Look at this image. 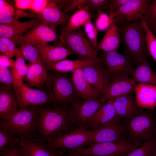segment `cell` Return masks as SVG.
Returning a JSON list of instances; mask_svg holds the SVG:
<instances>
[{
    "mask_svg": "<svg viewBox=\"0 0 156 156\" xmlns=\"http://www.w3.org/2000/svg\"><path fill=\"white\" fill-rule=\"evenodd\" d=\"M51 105L41 106L39 114L36 138L45 143L79 128L69 105Z\"/></svg>",
    "mask_w": 156,
    "mask_h": 156,
    "instance_id": "1",
    "label": "cell"
},
{
    "mask_svg": "<svg viewBox=\"0 0 156 156\" xmlns=\"http://www.w3.org/2000/svg\"><path fill=\"white\" fill-rule=\"evenodd\" d=\"M122 21L116 25L118 29L124 54L129 56L137 67L148 60L146 33L141 20Z\"/></svg>",
    "mask_w": 156,
    "mask_h": 156,
    "instance_id": "2",
    "label": "cell"
},
{
    "mask_svg": "<svg viewBox=\"0 0 156 156\" xmlns=\"http://www.w3.org/2000/svg\"><path fill=\"white\" fill-rule=\"evenodd\" d=\"M41 106L31 107L19 110L10 118L0 120V128L20 138L23 137L29 139L36 138Z\"/></svg>",
    "mask_w": 156,
    "mask_h": 156,
    "instance_id": "3",
    "label": "cell"
},
{
    "mask_svg": "<svg viewBox=\"0 0 156 156\" xmlns=\"http://www.w3.org/2000/svg\"><path fill=\"white\" fill-rule=\"evenodd\" d=\"M80 29L68 31L64 29L62 26L60 27L56 45L69 50L80 59L90 58L95 61H101L98 56V52Z\"/></svg>",
    "mask_w": 156,
    "mask_h": 156,
    "instance_id": "4",
    "label": "cell"
},
{
    "mask_svg": "<svg viewBox=\"0 0 156 156\" xmlns=\"http://www.w3.org/2000/svg\"><path fill=\"white\" fill-rule=\"evenodd\" d=\"M125 119L123 121L127 132L128 141L141 145L142 143L155 137L156 121L150 113L142 109L132 118Z\"/></svg>",
    "mask_w": 156,
    "mask_h": 156,
    "instance_id": "5",
    "label": "cell"
},
{
    "mask_svg": "<svg viewBox=\"0 0 156 156\" xmlns=\"http://www.w3.org/2000/svg\"><path fill=\"white\" fill-rule=\"evenodd\" d=\"M99 57L107 72L110 81L128 77L137 67L129 56L117 52L102 51L100 53Z\"/></svg>",
    "mask_w": 156,
    "mask_h": 156,
    "instance_id": "6",
    "label": "cell"
},
{
    "mask_svg": "<svg viewBox=\"0 0 156 156\" xmlns=\"http://www.w3.org/2000/svg\"><path fill=\"white\" fill-rule=\"evenodd\" d=\"M69 73L53 71L51 73L53 104L70 105L75 101L80 99L75 88L72 75L71 76Z\"/></svg>",
    "mask_w": 156,
    "mask_h": 156,
    "instance_id": "7",
    "label": "cell"
},
{
    "mask_svg": "<svg viewBox=\"0 0 156 156\" xmlns=\"http://www.w3.org/2000/svg\"><path fill=\"white\" fill-rule=\"evenodd\" d=\"M140 145L127 140L104 142L94 143L88 147L75 151L92 156H125Z\"/></svg>",
    "mask_w": 156,
    "mask_h": 156,
    "instance_id": "8",
    "label": "cell"
},
{
    "mask_svg": "<svg viewBox=\"0 0 156 156\" xmlns=\"http://www.w3.org/2000/svg\"><path fill=\"white\" fill-rule=\"evenodd\" d=\"M46 143L57 149L75 150L94 144V133L88 130L78 128Z\"/></svg>",
    "mask_w": 156,
    "mask_h": 156,
    "instance_id": "9",
    "label": "cell"
},
{
    "mask_svg": "<svg viewBox=\"0 0 156 156\" xmlns=\"http://www.w3.org/2000/svg\"><path fill=\"white\" fill-rule=\"evenodd\" d=\"M106 100L101 96L95 99H79L70 105V112L79 128L86 130L89 121Z\"/></svg>",
    "mask_w": 156,
    "mask_h": 156,
    "instance_id": "10",
    "label": "cell"
},
{
    "mask_svg": "<svg viewBox=\"0 0 156 156\" xmlns=\"http://www.w3.org/2000/svg\"><path fill=\"white\" fill-rule=\"evenodd\" d=\"M94 143L127 141L128 135L122 117L117 114L112 119L92 131Z\"/></svg>",
    "mask_w": 156,
    "mask_h": 156,
    "instance_id": "11",
    "label": "cell"
},
{
    "mask_svg": "<svg viewBox=\"0 0 156 156\" xmlns=\"http://www.w3.org/2000/svg\"><path fill=\"white\" fill-rule=\"evenodd\" d=\"M28 72L24 80L30 88L47 92L53 100L51 92L52 77L43 62L29 63Z\"/></svg>",
    "mask_w": 156,
    "mask_h": 156,
    "instance_id": "12",
    "label": "cell"
},
{
    "mask_svg": "<svg viewBox=\"0 0 156 156\" xmlns=\"http://www.w3.org/2000/svg\"><path fill=\"white\" fill-rule=\"evenodd\" d=\"M14 89L18 100L19 110L31 107L53 104V100L47 92L32 88L25 83Z\"/></svg>",
    "mask_w": 156,
    "mask_h": 156,
    "instance_id": "13",
    "label": "cell"
},
{
    "mask_svg": "<svg viewBox=\"0 0 156 156\" xmlns=\"http://www.w3.org/2000/svg\"><path fill=\"white\" fill-rule=\"evenodd\" d=\"M152 0H130L118 11L109 12V16L114 18V23L116 25L122 21H135L142 20L144 12L150 6Z\"/></svg>",
    "mask_w": 156,
    "mask_h": 156,
    "instance_id": "14",
    "label": "cell"
},
{
    "mask_svg": "<svg viewBox=\"0 0 156 156\" xmlns=\"http://www.w3.org/2000/svg\"><path fill=\"white\" fill-rule=\"evenodd\" d=\"M82 68L87 80L100 92L102 96L110 81L101 61L94 62Z\"/></svg>",
    "mask_w": 156,
    "mask_h": 156,
    "instance_id": "15",
    "label": "cell"
},
{
    "mask_svg": "<svg viewBox=\"0 0 156 156\" xmlns=\"http://www.w3.org/2000/svg\"><path fill=\"white\" fill-rule=\"evenodd\" d=\"M42 24L49 27L56 31L58 25L66 26L70 16L62 11L58 6L57 0H49L42 12L37 15Z\"/></svg>",
    "mask_w": 156,
    "mask_h": 156,
    "instance_id": "16",
    "label": "cell"
},
{
    "mask_svg": "<svg viewBox=\"0 0 156 156\" xmlns=\"http://www.w3.org/2000/svg\"><path fill=\"white\" fill-rule=\"evenodd\" d=\"M19 109V102L14 89L0 84V120L10 118L17 113Z\"/></svg>",
    "mask_w": 156,
    "mask_h": 156,
    "instance_id": "17",
    "label": "cell"
},
{
    "mask_svg": "<svg viewBox=\"0 0 156 156\" xmlns=\"http://www.w3.org/2000/svg\"><path fill=\"white\" fill-rule=\"evenodd\" d=\"M30 44L34 45L37 48L46 66L66 59L68 56L73 55L70 50L60 45L52 46L40 42H34Z\"/></svg>",
    "mask_w": 156,
    "mask_h": 156,
    "instance_id": "18",
    "label": "cell"
},
{
    "mask_svg": "<svg viewBox=\"0 0 156 156\" xmlns=\"http://www.w3.org/2000/svg\"><path fill=\"white\" fill-rule=\"evenodd\" d=\"M137 83L132 78H120L110 81L102 97L112 100L122 96L133 94Z\"/></svg>",
    "mask_w": 156,
    "mask_h": 156,
    "instance_id": "19",
    "label": "cell"
},
{
    "mask_svg": "<svg viewBox=\"0 0 156 156\" xmlns=\"http://www.w3.org/2000/svg\"><path fill=\"white\" fill-rule=\"evenodd\" d=\"M20 144L28 156H60L63 150L56 148L42 142L36 138L27 139L20 138Z\"/></svg>",
    "mask_w": 156,
    "mask_h": 156,
    "instance_id": "20",
    "label": "cell"
},
{
    "mask_svg": "<svg viewBox=\"0 0 156 156\" xmlns=\"http://www.w3.org/2000/svg\"><path fill=\"white\" fill-rule=\"evenodd\" d=\"M58 41V36L56 31L40 23L23 36L20 44H30L34 42L48 44L49 42H54L56 45Z\"/></svg>",
    "mask_w": 156,
    "mask_h": 156,
    "instance_id": "21",
    "label": "cell"
},
{
    "mask_svg": "<svg viewBox=\"0 0 156 156\" xmlns=\"http://www.w3.org/2000/svg\"><path fill=\"white\" fill-rule=\"evenodd\" d=\"M72 74L75 88L78 96L81 99H95L102 96L100 92L87 80L84 76L82 68L72 72Z\"/></svg>",
    "mask_w": 156,
    "mask_h": 156,
    "instance_id": "22",
    "label": "cell"
},
{
    "mask_svg": "<svg viewBox=\"0 0 156 156\" xmlns=\"http://www.w3.org/2000/svg\"><path fill=\"white\" fill-rule=\"evenodd\" d=\"M41 23L39 18H34L18 25L0 24V37L8 38L16 46L20 44L23 34Z\"/></svg>",
    "mask_w": 156,
    "mask_h": 156,
    "instance_id": "23",
    "label": "cell"
},
{
    "mask_svg": "<svg viewBox=\"0 0 156 156\" xmlns=\"http://www.w3.org/2000/svg\"><path fill=\"white\" fill-rule=\"evenodd\" d=\"M111 100L116 114L122 118L131 119L142 109L138 105L135 97L129 94L117 97Z\"/></svg>",
    "mask_w": 156,
    "mask_h": 156,
    "instance_id": "24",
    "label": "cell"
},
{
    "mask_svg": "<svg viewBox=\"0 0 156 156\" xmlns=\"http://www.w3.org/2000/svg\"><path fill=\"white\" fill-rule=\"evenodd\" d=\"M134 92L137 102L140 108L155 109L156 106V85L137 83Z\"/></svg>",
    "mask_w": 156,
    "mask_h": 156,
    "instance_id": "25",
    "label": "cell"
},
{
    "mask_svg": "<svg viewBox=\"0 0 156 156\" xmlns=\"http://www.w3.org/2000/svg\"><path fill=\"white\" fill-rule=\"evenodd\" d=\"M117 114L111 100L103 104L89 121L86 129L91 131L97 129L112 119Z\"/></svg>",
    "mask_w": 156,
    "mask_h": 156,
    "instance_id": "26",
    "label": "cell"
},
{
    "mask_svg": "<svg viewBox=\"0 0 156 156\" xmlns=\"http://www.w3.org/2000/svg\"><path fill=\"white\" fill-rule=\"evenodd\" d=\"M121 44L118 28L114 24L107 31L98 44V49L105 52H117Z\"/></svg>",
    "mask_w": 156,
    "mask_h": 156,
    "instance_id": "27",
    "label": "cell"
},
{
    "mask_svg": "<svg viewBox=\"0 0 156 156\" xmlns=\"http://www.w3.org/2000/svg\"><path fill=\"white\" fill-rule=\"evenodd\" d=\"M131 75L137 83L156 85V73L152 69L148 60L138 66Z\"/></svg>",
    "mask_w": 156,
    "mask_h": 156,
    "instance_id": "28",
    "label": "cell"
},
{
    "mask_svg": "<svg viewBox=\"0 0 156 156\" xmlns=\"http://www.w3.org/2000/svg\"><path fill=\"white\" fill-rule=\"evenodd\" d=\"M94 62L95 61L90 58L74 60L66 59L49 64L46 67L49 71L72 73L77 69L83 68Z\"/></svg>",
    "mask_w": 156,
    "mask_h": 156,
    "instance_id": "29",
    "label": "cell"
},
{
    "mask_svg": "<svg viewBox=\"0 0 156 156\" xmlns=\"http://www.w3.org/2000/svg\"><path fill=\"white\" fill-rule=\"evenodd\" d=\"M93 15L83 6H80L77 10L70 16L66 25L62 27L64 29L68 31L77 29L92 21Z\"/></svg>",
    "mask_w": 156,
    "mask_h": 156,
    "instance_id": "30",
    "label": "cell"
},
{
    "mask_svg": "<svg viewBox=\"0 0 156 156\" xmlns=\"http://www.w3.org/2000/svg\"><path fill=\"white\" fill-rule=\"evenodd\" d=\"M29 66L26 65L25 60L20 53L16 56L14 66L10 70L13 77L14 85L13 88L22 85L27 74Z\"/></svg>",
    "mask_w": 156,
    "mask_h": 156,
    "instance_id": "31",
    "label": "cell"
},
{
    "mask_svg": "<svg viewBox=\"0 0 156 156\" xmlns=\"http://www.w3.org/2000/svg\"><path fill=\"white\" fill-rule=\"evenodd\" d=\"M19 52L25 60L29 63L43 62L39 52L34 45L28 43H21Z\"/></svg>",
    "mask_w": 156,
    "mask_h": 156,
    "instance_id": "32",
    "label": "cell"
},
{
    "mask_svg": "<svg viewBox=\"0 0 156 156\" xmlns=\"http://www.w3.org/2000/svg\"><path fill=\"white\" fill-rule=\"evenodd\" d=\"M156 148V138L144 142L139 148L131 151L125 156H154Z\"/></svg>",
    "mask_w": 156,
    "mask_h": 156,
    "instance_id": "33",
    "label": "cell"
},
{
    "mask_svg": "<svg viewBox=\"0 0 156 156\" xmlns=\"http://www.w3.org/2000/svg\"><path fill=\"white\" fill-rule=\"evenodd\" d=\"M110 0H87L83 5L92 15L97 12L99 14L109 12Z\"/></svg>",
    "mask_w": 156,
    "mask_h": 156,
    "instance_id": "34",
    "label": "cell"
},
{
    "mask_svg": "<svg viewBox=\"0 0 156 156\" xmlns=\"http://www.w3.org/2000/svg\"><path fill=\"white\" fill-rule=\"evenodd\" d=\"M14 8L10 4L6 2L5 5L0 8V24L18 25L22 22L15 19Z\"/></svg>",
    "mask_w": 156,
    "mask_h": 156,
    "instance_id": "35",
    "label": "cell"
},
{
    "mask_svg": "<svg viewBox=\"0 0 156 156\" xmlns=\"http://www.w3.org/2000/svg\"><path fill=\"white\" fill-rule=\"evenodd\" d=\"M15 44L6 37H0V51L1 54L10 57L20 54Z\"/></svg>",
    "mask_w": 156,
    "mask_h": 156,
    "instance_id": "36",
    "label": "cell"
},
{
    "mask_svg": "<svg viewBox=\"0 0 156 156\" xmlns=\"http://www.w3.org/2000/svg\"><path fill=\"white\" fill-rule=\"evenodd\" d=\"M141 22L146 33V40L148 53L156 62V36L149 29L143 18L141 20Z\"/></svg>",
    "mask_w": 156,
    "mask_h": 156,
    "instance_id": "37",
    "label": "cell"
},
{
    "mask_svg": "<svg viewBox=\"0 0 156 156\" xmlns=\"http://www.w3.org/2000/svg\"><path fill=\"white\" fill-rule=\"evenodd\" d=\"M20 138L14 134L0 128V151L8 146L15 144H20Z\"/></svg>",
    "mask_w": 156,
    "mask_h": 156,
    "instance_id": "38",
    "label": "cell"
},
{
    "mask_svg": "<svg viewBox=\"0 0 156 156\" xmlns=\"http://www.w3.org/2000/svg\"><path fill=\"white\" fill-rule=\"evenodd\" d=\"M114 19L110 17L107 13L99 14L95 21V26L98 31H107L115 24Z\"/></svg>",
    "mask_w": 156,
    "mask_h": 156,
    "instance_id": "39",
    "label": "cell"
},
{
    "mask_svg": "<svg viewBox=\"0 0 156 156\" xmlns=\"http://www.w3.org/2000/svg\"><path fill=\"white\" fill-rule=\"evenodd\" d=\"M84 29L85 33L91 44L96 51L98 52V29L91 21L89 22L84 25Z\"/></svg>",
    "mask_w": 156,
    "mask_h": 156,
    "instance_id": "40",
    "label": "cell"
},
{
    "mask_svg": "<svg viewBox=\"0 0 156 156\" xmlns=\"http://www.w3.org/2000/svg\"><path fill=\"white\" fill-rule=\"evenodd\" d=\"M0 156H28L23 147L20 144H15L6 147L0 152Z\"/></svg>",
    "mask_w": 156,
    "mask_h": 156,
    "instance_id": "41",
    "label": "cell"
},
{
    "mask_svg": "<svg viewBox=\"0 0 156 156\" xmlns=\"http://www.w3.org/2000/svg\"><path fill=\"white\" fill-rule=\"evenodd\" d=\"M0 83L13 88L14 82L11 70L1 66H0Z\"/></svg>",
    "mask_w": 156,
    "mask_h": 156,
    "instance_id": "42",
    "label": "cell"
},
{
    "mask_svg": "<svg viewBox=\"0 0 156 156\" xmlns=\"http://www.w3.org/2000/svg\"><path fill=\"white\" fill-rule=\"evenodd\" d=\"M143 15L145 21L156 19V0H153L150 6L143 13Z\"/></svg>",
    "mask_w": 156,
    "mask_h": 156,
    "instance_id": "43",
    "label": "cell"
},
{
    "mask_svg": "<svg viewBox=\"0 0 156 156\" xmlns=\"http://www.w3.org/2000/svg\"><path fill=\"white\" fill-rule=\"evenodd\" d=\"M49 2L47 0H33L31 9L38 14L41 13Z\"/></svg>",
    "mask_w": 156,
    "mask_h": 156,
    "instance_id": "44",
    "label": "cell"
},
{
    "mask_svg": "<svg viewBox=\"0 0 156 156\" xmlns=\"http://www.w3.org/2000/svg\"><path fill=\"white\" fill-rule=\"evenodd\" d=\"M130 0H110L109 12H114L119 10Z\"/></svg>",
    "mask_w": 156,
    "mask_h": 156,
    "instance_id": "45",
    "label": "cell"
},
{
    "mask_svg": "<svg viewBox=\"0 0 156 156\" xmlns=\"http://www.w3.org/2000/svg\"><path fill=\"white\" fill-rule=\"evenodd\" d=\"M15 60L11 57L0 53V66L12 68L14 66Z\"/></svg>",
    "mask_w": 156,
    "mask_h": 156,
    "instance_id": "46",
    "label": "cell"
},
{
    "mask_svg": "<svg viewBox=\"0 0 156 156\" xmlns=\"http://www.w3.org/2000/svg\"><path fill=\"white\" fill-rule=\"evenodd\" d=\"M33 0H15V6L20 9H31Z\"/></svg>",
    "mask_w": 156,
    "mask_h": 156,
    "instance_id": "47",
    "label": "cell"
},
{
    "mask_svg": "<svg viewBox=\"0 0 156 156\" xmlns=\"http://www.w3.org/2000/svg\"><path fill=\"white\" fill-rule=\"evenodd\" d=\"M87 1V0H73L70 5L64 12L66 13L72 12L79 7L83 6Z\"/></svg>",
    "mask_w": 156,
    "mask_h": 156,
    "instance_id": "48",
    "label": "cell"
},
{
    "mask_svg": "<svg viewBox=\"0 0 156 156\" xmlns=\"http://www.w3.org/2000/svg\"><path fill=\"white\" fill-rule=\"evenodd\" d=\"M60 156H92L79 153L74 150H63Z\"/></svg>",
    "mask_w": 156,
    "mask_h": 156,
    "instance_id": "49",
    "label": "cell"
},
{
    "mask_svg": "<svg viewBox=\"0 0 156 156\" xmlns=\"http://www.w3.org/2000/svg\"><path fill=\"white\" fill-rule=\"evenodd\" d=\"M73 1V0H57L58 6L61 10L64 11L70 5Z\"/></svg>",
    "mask_w": 156,
    "mask_h": 156,
    "instance_id": "50",
    "label": "cell"
},
{
    "mask_svg": "<svg viewBox=\"0 0 156 156\" xmlns=\"http://www.w3.org/2000/svg\"><path fill=\"white\" fill-rule=\"evenodd\" d=\"M145 21L149 29L156 36V19Z\"/></svg>",
    "mask_w": 156,
    "mask_h": 156,
    "instance_id": "51",
    "label": "cell"
},
{
    "mask_svg": "<svg viewBox=\"0 0 156 156\" xmlns=\"http://www.w3.org/2000/svg\"><path fill=\"white\" fill-rule=\"evenodd\" d=\"M154 156H156V148L154 154Z\"/></svg>",
    "mask_w": 156,
    "mask_h": 156,
    "instance_id": "52",
    "label": "cell"
}]
</instances>
